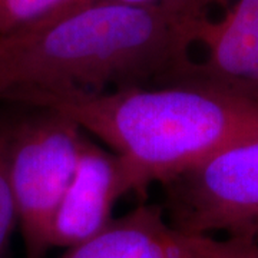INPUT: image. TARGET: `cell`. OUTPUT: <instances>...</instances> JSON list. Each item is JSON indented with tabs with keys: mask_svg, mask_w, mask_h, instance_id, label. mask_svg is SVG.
Wrapping results in <instances>:
<instances>
[{
	"mask_svg": "<svg viewBox=\"0 0 258 258\" xmlns=\"http://www.w3.org/2000/svg\"><path fill=\"white\" fill-rule=\"evenodd\" d=\"M192 23L158 8L93 0L0 35V101L178 83L192 63Z\"/></svg>",
	"mask_w": 258,
	"mask_h": 258,
	"instance_id": "obj_1",
	"label": "cell"
},
{
	"mask_svg": "<svg viewBox=\"0 0 258 258\" xmlns=\"http://www.w3.org/2000/svg\"><path fill=\"white\" fill-rule=\"evenodd\" d=\"M22 103L66 115L102 139L125 161L139 192L258 139V99L207 83L42 92Z\"/></svg>",
	"mask_w": 258,
	"mask_h": 258,
	"instance_id": "obj_2",
	"label": "cell"
},
{
	"mask_svg": "<svg viewBox=\"0 0 258 258\" xmlns=\"http://www.w3.org/2000/svg\"><path fill=\"white\" fill-rule=\"evenodd\" d=\"M81 131L66 115L47 109L12 125L8 169L28 258H45L52 248V222L78 165Z\"/></svg>",
	"mask_w": 258,
	"mask_h": 258,
	"instance_id": "obj_3",
	"label": "cell"
},
{
	"mask_svg": "<svg viewBox=\"0 0 258 258\" xmlns=\"http://www.w3.org/2000/svg\"><path fill=\"white\" fill-rule=\"evenodd\" d=\"M178 230L258 241V139L231 147L164 182Z\"/></svg>",
	"mask_w": 258,
	"mask_h": 258,
	"instance_id": "obj_4",
	"label": "cell"
},
{
	"mask_svg": "<svg viewBox=\"0 0 258 258\" xmlns=\"http://www.w3.org/2000/svg\"><path fill=\"white\" fill-rule=\"evenodd\" d=\"M135 191L125 161L83 139L72 181L56 210L50 245L72 248L112 222L115 203Z\"/></svg>",
	"mask_w": 258,
	"mask_h": 258,
	"instance_id": "obj_5",
	"label": "cell"
},
{
	"mask_svg": "<svg viewBox=\"0 0 258 258\" xmlns=\"http://www.w3.org/2000/svg\"><path fill=\"white\" fill-rule=\"evenodd\" d=\"M191 36L205 59L192 60L178 83H207L258 99V0H237L218 20H195Z\"/></svg>",
	"mask_w": 258,
	"mask_h": 258,
	"instance_id": "obj_6",
	"label": "cell"
},
{
	"mask_svg": "<svg viewBox=\"0 0 258 258\" xmlns=\"http://www.w3.org/2000/svg\"><path fill=\"white\" fill-rule=\"evenodd\" d=\"M220 240L188 234L165 220L157 205H141L63 258H215Z\"/></svg>",
	"mask_w": 258,
	"mask_h": 258,
	"instance_id": "obj_7",
	"label": "cell"
},
{
	"mask_svg": "<svg viewBox=\"0 0 258 258\" xmlns=\"http://www.w3.org/2000/svg\"><path fill=\"white\" fill-rule=\"evenodd\" d=\"M93 0H0V35L26 28Z\"/></svg>",
	"mask_w": 258,
	"mask_h": 258,
	"instance_id": "obj_8",
	"label": "cell"
},
{
	"mask_svg": "<svg viewBox=\"0 0 258 258\" xmlns=\"http://www.w3.org/2000/svg\"><path fill=\"white\" fill-rule=\"evenodd\" d=\"M10 132L12 125L0 120V258H8L10 237L18 224V212L8 169Z\"/></svg>",
	"mask_w": 258,
	"mask_h": 258,
	"instance_id": "obj_9",
	"label": "cell"
},
{
	"mask_svg": "<svg viewBox=\"0 0 258 258\" xmlns=\"http://www.w3.org/2000/svg\"><path fill=\"white\" fill-rule=\"evenodd\" d=\"M116 2L135 5V6L158 8L182 20L195 22L207 16V8L210 6L212 0H116Z\"/></svg>",
	"mask_w": 258,
	"mask_h": 258,
	"instance_id": "obj_10",
	"label": "cell"
},
{
	"mask_svg": "<svg viewBox=\"0 0 258 258\" xmlns=\"http://www.w3.org/2000/svg\"><path fill=\"white\" fill-rule=\"evenodd\" d=\"M215 258H258V241L244 237H228L221 241Z\"/></svg>",
	"mask_w": 258,
	"mask_h": 258,
	"instance_id": "obj_11",
	"label": "cell"
}]
</instances>
